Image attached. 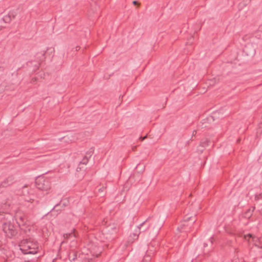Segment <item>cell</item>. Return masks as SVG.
<instances>
[{
  "instance_id": "cell-16",
  "label": "cell",
  "mask_w": 262,
  "mask_h": 262,
  "mask_svg": "<svg viewBox=\"0 0 262 262\" xmlns=\"http://www.w3.org/2000/svg\"><path fill=\"white\" fill-rule=\"evenodd\" d=\"M39 78H38L37 76L33 77V78L31 79L30 83L31 84H33V85H35V84H37L38 82H39Z\"/></svg>"
},
{
  "instance_id": "cell-20",
  "label": "cell",
  "mask_w": 262,
  "mask_h": 262,
  "mask_svg": "<svg viewBox=\"0 0 262 262\" xmlns=\"http://www.w3.org/2000/svg\"><path fill=\"white\" fill-rule=\"evenodd\" d=\"M26 262H33V261H31V260H28V261H26Z\"/></svg>"
},
{
  "instance_id": "cell-14",
  "label": "cell",
  "mask_w": 262,
  "mask_h": 262,
  "mask_svg": "<svg viewBox=\"0 0 262 262\" xmlns=\"http://www.w3.org/2000/svg\"><path fill=\"white\" fill-rule=\"evenodd\" d=\"M254 207L249 208L248 211H246V212H245L244 214V217L247 218H249L251 217V215H253V212L254 211Z\"/></svg>"
},
{
  "instance_id": "cell-15",
  "label": "cell",
  "mask_w": 262,
  "mask_h": 262,
  "mask_svg": "<svg viewBox=\"0 0 262 262\" xmlns=\"http://www.w3.org/2000/svg\"><path fill=\"white\" fill-rule=\"evenodd\" d=\"M262 123L260 122V124L257 126V131H256V138H259L260 137L261 134H262Z\"/></svg>"
},
{
  "instance_id": "cell-5",
  "label": "cell",
  "mask_w": 262,
  "mask_h": 262,
  "mask_svg": "<svg viewBox=\"0 0 262 262\" xmlns=\"http://www.w3.org/2000/svg\"><path fill=\"white\" fill-rule=\"evenodd\" d=\"M95 148L94 147H92V148H90V149L86 152L82 160L79 163L77 169H76L77 172H80L84 167H85L88 165L89 161H90V159L95 152Z\"/></svg>"
},
{
  "instance_id": "cell-13",
  "label": "cell",
  "mask_w": 262,
  "mask_h": 262,
  "mask_svg": "<svg viewBox=\"0 0 262 262\" xmlns=\"http://www.w3.org/2000/svg\"><path fill=\"white\" fill-rule=\"evenodd\" d=\"M11 86H12V84L6 82H4L0 84V95L7 91L8 89H9Z\"/></svg>"
},
{
  "instance_id": "cell-6",
  "label": "cell",
  "mask_w": 262,
  "mask_h": 262,
  "mask_svg": "<svg viewBox=\"0 0 262 262\" xmlns=\"http://www.w3.org/2000/svg\"><path fill=\"white\" fill-rule=\"evenodd\" d=\"M3 230L5 235L9 238H13L16 236L18 231L14 224L10 222H7L3 225Z\"/></svg>"
},
{
  "instance_id": "cell-3",
  "label": "cell",
  "mask_w": 262,
  "mask_h": 262,
  "mask_svg": "<svg viewBox=\"0 0 262 262\" xmlns=\"http://www.w3.org/2000/svg\"><path fill=\"white\" fill-rule=\"evenodd\" d=\"M227 109L226 108H220L217 110H215L211 114L207 116L206 118L203 119L201 121V124L202 125H206L212 124L218 119L220 118L224 114H225Z\"/></svg>"
},
{
  "instance_id": "cell-11",
  "label": "cell",
  "mask_w": 262,
  "mask_h": 262,
  "mask_svg": "<svg viewBox=\"0 0 262 262\" xmlns=\"http://www.w3.org/2000/svg\"><path fill=\"white\" fill-rule=\"evenodd\" d=\"M211 140L208 138H204L200 142L197 148V152L199 154H201L204 151V150L210 145Z\"/></svg>"
},
{
  "instance_id": "cell-4",
  "label": "cell",
  "mask_w": 262,
  "mask_h": 262,
  "mask_svg": "<svg viewBox=\"0 0 262 262\" xmlns=\"http://www.w3.org/2000/svg\"><path fill=\"white\" fill-rule=\"evenodd\" d=\"M35 185L37 188L42 191H48L51 188V182L50 179L43 175L36 178Z\"/></svg>"
},
{
  "instance_id": "cell-8",
  "label": "cell",
  "mask_w": 262,
  "mask_h": 262,
  "mask_svg": "<svg viewBox=\"0 0 262 262\" xmlns=\"http://www.w3.org/2000/svg\"><path fill=\"white\" fill-rule=\"evenodd\" d=\"M18 13L19 11L16 9L11 10L1 19V21L5 24H9L16 18Z\"/></svg>"
},
{
  "instance_id": "cell-9",
  "label": "cell",
  "mask_w": 262,
  "mask_h": 262,
  "mask_svg": "<svg viewBox=\"0 0 262 262\" xmlns=\"http://www.w3.org/2000/svg\"><path fill=\"white\" fill-rule=\"evenodd\" d=\"M142 225H140V226L137 227L136 229H135V230L133 232H132L130 236H129L127 241L126 242V247L130 246L131 245L133 244L134 242L137 240L138 239L139 235H140V232H141V227Z\"/></svg>"
},
{
  "instance_id": "cell-10",
  "label": "cell",
  "mask_w": 262,
  "mask_h": 262,
  "mask_svg": "<svg viewBox=\"0 0 262 262\" xmlns=\"http://www.w3.org/2000/svg\"><path fill=\"white\" fill-rule=\"evenodd\" d=\"M16 220L19 227L22 229H25L27 225V219L25 215L22 211H19L16 213Z\"/></svg>"
},
{
  "instance_id": "cell-2",
  "label": "cell",
  "mask_w": 262,
  "mask_h": 262,
  "mask_svg": "<svg viewBox=\"0 0 262 262\" xmlns=\"http://www.w3.org/2000/svg\"><path fill=\"white\" fill-rule=\"evenodd\" d=\"M69 198H65L61 200L58 204L54 206V208L49 212L48 214L45 216L46 219H52L56 217L61 212L65 209L66 207L69 204Z\"/></svg>"
},
{
  "instance_id": "cell-18",
  "label": "cell",
  "mask_w": 262,
  "mask_h": 262,
  "mask_svg": "<svg viewBox=\"0 0 262 262\" xmlns=\"http://www.w3.org/2000/svg\"><path fill=\"white\" fill-rule=\"evenodd\" d=\"M4 28H5V27H4V26H0V31H2V30H3Z\"/></svg>"
},
{
  "instance_id": "cell-7",
  "label": "cell",
  "mask_w": 262,
  "mask_h": 262,
  "mask_svg": "<svg viewBox=\"0 0 262 262\" xmlns=\"http://www.w3.org/2000/svg\"><path fill=\"white\" fill-rule=\"evenodd\" d=\"M156 243H157L156 241H153L151 243L148 250L146 251V253L145 254L142 262H150L151 261L155 251Z\"/></svg>"
},
{
  "instance_id": "cell-17",
  "label": "cell",
  "mask_w": 262,
  "mask_h": 262,
  "mask_svg": "<svg viewBox=\"0 0 262 262\" xmlns=\"http://www.w3.org/2000/svg\"><path fill=\"white\" fill-rule=\"evenodd\" d=\"M261 199V194H259V195H257L256 196V200H260Z\"/></svg>"
},
{
  "instance_id": "cell-1",
  "label": "cell",
  "mask_w": 262,
  "mask_h": 262,
  "mask_svg": "<svg viewBox=\"0 0 262 262\" xmlns=\"http://www.w3.org/2000/svg\"><path fill=\"white\" fill-rule=\"evenodd\" d=\"M19 248L25 254H35L39 252V245L37 242L32 239H24L20 242Z\"/></svg>"
},
{
  "instance_id": "cell-19",
  "label": "cell",
  "mask_w": 262,
  "mask_h": 262,
  "mask_svg": "<svg viewBox=\"0 0 262 262\" xmlns=\"http://www.w3.org/2000/svg\"><path fill=\"white\" fill-rule=\"evenodd\" d=\"M3 69V67H2V66H1V65H0V71H1V70H2V69Z\"/></svg>"
},
{
  "instance_id": "cell-12",
  "label": "cell",
  "mask_w": 262,
  "mask_h": 262,
  "mask_svg": "<svg viewBox=\"0 0 262 262\" xmlns=\"http://www.w3.org/2000/svg\"><path fill=\"white\" fill-rule=\"evenodd\" d=\"M14 181H15V177L12 176H10V177L7 178L5 181H4L2 182L1 184L0 185V187L1 188L6 187L9 186L10 185H11V184L13 182H14Z\"/></svg>"
}]
</instances>
